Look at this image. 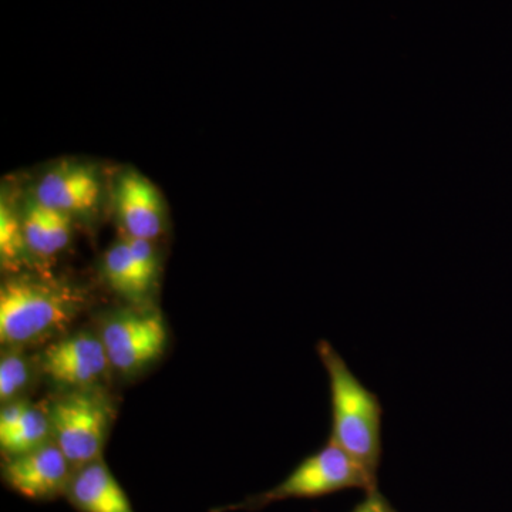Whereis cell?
I'll use <instances>...</instances> for the list:
<instances>
[{"instance_id":"cell-14","label":"cell","mask_w":512,"mask_h":512,"mask_svg":"<svg viewBox=\"0 0 512 512\" xmlns=\"http://www.w3.org/2000/svg\"><path fill=\"white\" fill-rule=\"evenodd\" d=\"M29 379L28 362L19 353H9L0 362V399L9 403L18 396Z\"/></svg>"},{"instance_id":"cell-13","label":"cell","mask_w":512,"mask_h":512,"mask_svg":"<svg viewBox=\"0 0 512 512\" xmlns=\"http://www.w3.org/2000/svg\"><path fill=\"white\" fill-rule=\"evenodd\" d=\"M26 252H30L23 234L22 215L10 207V202L2 200L0 205V254L3 265H16Z\"/></svg>"},{"instance_id":"cell-16","label":"cell","mask_w":512,"mask_h":512,"mask_svg":"<svg viewBox=\"0 0 512 512\" xmlns=\"http://www.w3.org/2000/svg\"><path fill=\"white\" fill-rule=\"evenodd\" d=\"M353 512H393L392 508L387 505L386 501L375 493V490L370 491L369 497L363 501L362 504L357 505L356 510Z\"/></svg>"},{"instance_id":"cell-15","label":"cell","mask_w":512,"mask_h":512,"mask_svg":"<svg viewBox=\"0 0 512 512\" xmlns=\"http://www.w3.org/2000/svg\"><path fill=\"white\" fill-rule=\"evenodd\" d=\"M32 404L28 402H10L0 413V433L13 429L28 413Z\"/></svg>"},{"instance_id":"cell-9","label":"cell","mask_w":512,"mask_h":512,"mask_svg":"<svg viewBox=\"0 0 512 512\" xmlns=\"http://www.w3.org/2000/svg\"><path fill=\"white\" fill-rule=\"evenodd\" d=\"M114 208L126 237L154 241L164 229V202L146 177L128 171L114 187Z\"/></svg>"},{"instance_id":"cell-1","label":"cell","mask_w":512,"mask_h":512,"mask_svg":"<svg viewBox=\"0 0 512 512\" xmlns=\"http://www.w3.org/2000/svg\"><path fill=\"white\" fill-rule=\"evenodd\" d=\"M318 353L328 372L332 394L329 441L345 451L375 481L382 453V404L329 342L322 340Z\"/></svg>"},{"instance_id":"cell-12","label":"cell","mask_w":512,"mask_h":512,"mask_svg":"<svg viewBox=\"0 0 512 512\" xmlns=\"http://www.w3.org/2000/svg\"><path fill=\"white\" fill-rule=\"evenodd\" d=\"M50 434L49 413L32 404L13 429L0 433V446L9 457L20 456L49 443Z\"/></svg>"},{"instance_id":"cell-3","label":"cell","mask_w":512,"mask_h":512,"mask_svg":"<svg viewBox=\"0 0 512 512\" xmlns=\"http://www.w3.org/2000/svg\"><path fill=\"white\" fill-rule=\"evenodd\" d=\"M110 407L97 393L77 390L49 410L53 441L73 470L99 460L110 424Z\"/></svg>"},{"instance_id":"cell-5","label":"cell","mask_w":512,"mask_h":512,"mask_svg":"<svg viewBox=\"0 0 512 512\" xmlns=\"http://www.w3.org/2000/svg\"><path fill=\"white\" fill-rule=\"evenodd\" d=\"M101 342L117 372H138L163 355L167 328L158 313L124 312L104 323Z\"/></svg>"},{"instance_id":"cell-6","label":"cell","mask_w":512,"mask_h":512,"mask_svg":"<svg viewBox=\"0 0 512 512\" xmlns=\"http://www.w3.org/2000/svg\"><path fill=\"white\" fill-rule=\"evenodd\" d=\"M110 366L100 336L80 332L53 343L43 352L40 367L53 382L74 389L99 383Z\"/></svg>"},{"instance_id":"cell-10","label":"cell","mask_w":512,"mask_h":512,"mask_svg":"<svg viewBox=\"0 0 512 512\" xmlns=\"http://www.w3.org/2000/svg\"><path fill=\"white\" fill-rule=\"evenodd\" d=\"M151 242L124 235L104 256L107 282L130 301H141L156 282L158 261Z\"/></svg>"},{"instance_id":"cell-7","label":"cell","mask_w":512,"mask_h":512,"mask_svg":"<svg viewBox=\"0 0 512 512\" xmlns=\"http://www.w3.org/2000/svg\"><path fill=\"white\" fill-rule=\"evenodd\" d=\"M73 467L63 451L53 443L20 456L9 457L5 466L6 483L32 500H43L69 488Z\"/></svg>"},{"instance_id":"cell-11","label":"cell","mask_w":512,"mask_h":512,"mask_svg":"<svg viewBox=\"0 0 512 512\" xmlns=\"http://www.w3.org/2000/svg\"><path fill=\"white\" fill-rule=\"evenodd\" d=\"M67 493L82 512H134L123 488L100 460L74 471Z\"/></svg>"},{"instance_id":"cell-2","label":"cell","mask_w":512,"mask_h":512,"mask_svg":"<svg viewBox=\"0 0 512 512\" xmlns=\"http://www.w3.org/2000/svg\"><path fill=\"white\" fill-rule=\"evenodd\" d=\"M82 309L79 293L56 282L13 278L0 291V340L29 345L66 328Z\"/></svg>"},{"instance_id":"cell-8","label":"cell","mask_w":512,"mask_h":512,"mask_svg":"<svg viewBox=\"0 0 512 512\" xmlns=\"http://www.w3.org/2000/svg\"><path fill=\"white\" fill-rule=\"evenodd\" d=\"M101 192V180L94 168L83 164H62L43 175L33 198L50 210L74 217L96 210Z\"/></svg>"},{"instance_id":"cell-4","label":"cell","mask_w":512,"mask_h":512,"mask_svg":"<svg viewBox=\"0 0 512 512\" xmlns=\"http://www.w3.org/2000/svg\"><path fill=\"white\" fill-rule=\"evenodd\" d=\"M373 484L375 481L355 460L329 441L328 446L306 458L278 487L268 491L262 497V503L286 498L319 497L346 488L360 487L372 491L375 490Z\"/></svg>"}]
</instances>
